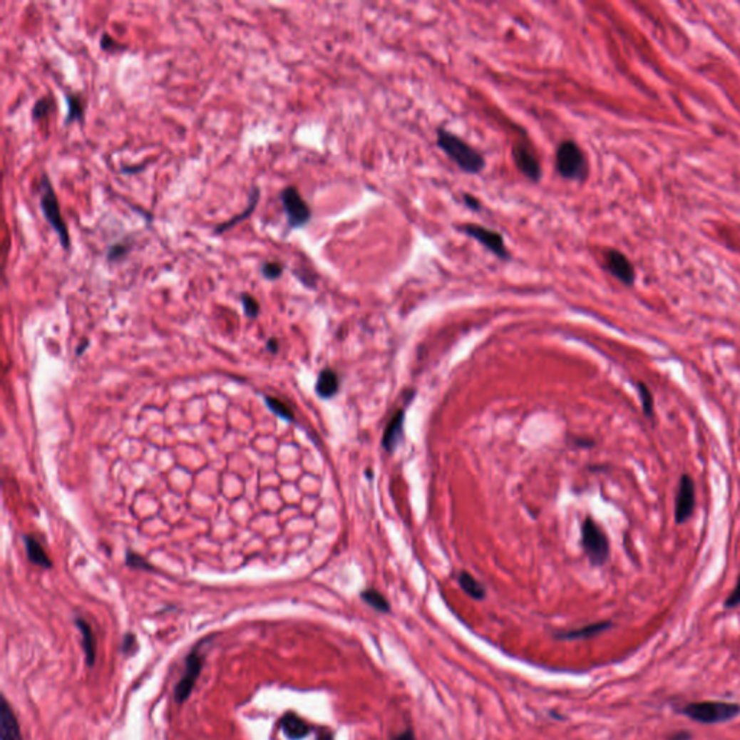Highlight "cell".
Returning <instances> with one entry per match:
<instances>
[{"instance_id":"9c48e42d","label":"cell","mask_w":740,"mask_h":740,"mask_svg":"<svg viewBox=\"0 0 740 740\" xmlns=\"http://www.w3.org/2000/svg\"><path fill=\"white\" fill-rule=\"evenodd\" d=\"M463 233H466L467 236L476 239L478 242H481L486 249H489L490 252H493L500 259H509L510 255L505 246V242H503V237L498 233V232H493V230H489L483 226H479V225H463L458 227Z\"/></svg>"},{"instance_id":"ba28073f","label":"cell","mask_w":740,"mask_h":740,"mask_svg":"<svg viewBox=\"0 0 740 740\" xmlns=\"http://www.w3.org/2000/svg\"><path fill=\"white\" fill-rule=\"evenodd\" d=\"M201 669H202V655H201L198 647H195V649H192L185 658L184 675L181 677V679L178 681L175 690H174V697L178 704H183L188 700V697L194 689V685L197 682V678L200 677Z\"/></svg>"},{"instance_id":"f1b7e54d","label":"cell","mask_w":740,"mask_h":740,"mask_svg":"<svg viewBox=\"0 0 740 740\" xmlns=\"http://www.w3.org/2000/svg\"><path fill=\"white\" fill-rule=\"evenodd\" d=\"M240 299H242V305H243L246 317H249V319H256L260 312V305H259L257 299L255 297H252L250 294H243L240 297Z\"/></svg>"},{"instance_id":"7c38bea8","label":"cell","mask_w":740,"mask_h":740,"mask_svg":"<svg viewBox=\"0 0 740 740\" xmlns=\"http://www.w3.org/2000/svg\"><path fill=\"white\" fill-rule=\"evenodd\" d=\"M612 626H613V623H612L610 620H602V622L590 623V625H586V626L578 627V629H570V630H560V632H555V633H554V638L558 639V641H580V639H589V638H595V637L600 635V633L609 630Z\"/></svg>"},{"instance_id":"5b68a950","label":"cell","mask_w":740,"mask_h":740,"mask_svg":"<svg viewBox=\"0 0 740 740\" xmlns=\"http://www.w3.org/2000/svg\"><path fill=\"white\" fill-rule=\"evenodd\" d=\"M557 171L565 180L583 181L587 175V163L583 150L572 140H564L557 149Z\"/></svg>"},{"instance_id":"74e56055","label":"cell","mask_w":740,"mask_h":740,"mask_svg":"<svg viewBox=\"0 0 740 740\" xmlns=\"http://www.w3.org/2000/svg\"><path fill=\"white\" fill-rule=\"evenodd\" d=\"M268 349H269L271 351H274V353H275V351H278V349H279V344H278V341H277L275 339H271V340H269V343H268Z\"/></svg>"},{"instance_id":"1f68e13d","label":"cell","mask_w":740,"mask_h":740,"mask_svg":"<svg viewBox=\"0 0 740 740\" xmlns=\"http://www.w3.org/2000/svg\"><path fill=\"white\" fill-rule=\"evenodd\" d=\"M693 739V734L690 731H685V730H679V731H675L669 736V740H692Z\"/></svg>"},{"instance_id":"3957f363","label":"cell","mask_w":740,"mask_h":740,"mask_svg":"<svg viewBox=\"0 0 740 740\" xmlns=\"http://www.w3.org/2000/svg\"><path fill=\"white\" fill-rule=\"evenodd\" d=\"M678 711L700 724H721L740 714V704L727 702H696L685 704Z\"/></svg>"},{"instance_id":"d6a6232c","label":"cell","mask_w":740,"mask_h":740,"mask_svg":"<svg viewBox=\"0 0 740 740\" xmlns=\"http://www.w3.org/2000/svg\"><path fill=\"white\" fill-rule=\"evenodd\" d=\"M136 647V639L133 635H126L125 637V641H123V645H122V649L123 652H129L132 648Z\"/></svg>"},{"instance_id":"d4e9b609","label":"cell","mask_w":740,"mask_h":740,"mask_svg":"<svg viewBox=\"0 0 740 740\" xmlns=\"http://www.w3.org/2000/svg\"><path fill=\"white\" fill-rule=\"evenodd\" d=\"M52 111H54V101L49 96L41 97L35 101L34 109H32V118L34 120H42L45 119Z\"/></svg>"},{"instance_id":"8d00e7d4","label":"cell","mask_w":740,"mask_h":740,"mask_svg":"<svg viewBox=\"0 0 740 740\" xmlns=\"http://www.w3.org/2000/svg\"><path fill=\"white\" fill-rule=\"evenodd\" d=\"M464 200H466V202H467L470 207H473V208H479V201H476L473 197L466 195Z\"/></svg>"},{"instance_id":"5bb4252c","label":"cell","mask_w":740,"mask_h":740,"mask_svg":"<svg viewBox=\"0 0 740 740\" xmlns=\"http://www.w3.org/2000/svg\"><path fill=\"white\" fill-rule=\"evenodd\" d=\"M259 200H260V188H259L257 185H252V188H250V194H249V202H247L246 208L242 211L240 215H237V216L232 217L230 220H227V222H225V223L216 226L213 233H215L216 236H217V235H223V233L229 232L230 229L236 227L237 225L243 223L245 220H247V219L255 213V210H256V207H257V204H259Z\"/></svg>"},{"instance_id":"e575fe53","label":"cell","mask_w":740,"mask_h":740,"mask_svg":"<svg viewBox=\"0 0 740 740\" xmlns=\"http://www.w3.org/2000/svg\"><path fill=\"white\" fill-rule=\"evenodd\" d=\"M145 168H146V164H143V165H140V167H139V165H135V167H122V168H120V173H122V174H129V175H130V174H139V173H142Z\"/></svg>"},{"instance_id":"484cf974","label":"cell","mask_w":740,"mask_h":740,"mask_svg":"<svg viewBox=\"0 0 740 740\" xmlns=\"http://www.w3.org/2000/svg\"><path fill=\"white\" fill-rule=\"evenodd\" d=\"M284 269H285V267L282 265L281 262L268 260V262L262 263L260 274H262L263 278L268 279V281H277V279H279L282 277Z\"/></svg>"},{"instance_id":"7a4b0ae2","label":"cell","mask_w":740,"mask_h":740,"mask_svg":"<svg viewBox=\"0 0 740 740\" xmlns=\"http://www.w3.org/2000/svg\"><path fill=\"white\" fill-rule=\"evenodd\" d=\"M39 192H41L39 204H41V210H42V215H43L45 220L49 223V226L54 229V232L57 233L63 249L68 250L70 246H71L70 232H68L67 223H66V220H64V217L61 215L58 197H57V194L54 191V187H52L51 180H49V177L46 174H42V177H41Z\"/></svg>"},{"instance_id":"277c9868","label":"cell","mask_w":740,"mask_h":740,"mask_svg":"<svg viewBox=\"0 0 740 740\" xmlns=\"http://www.w3.org/2000/svg\"><path fill=\"white\" fill-rule=\"evenodd\" d=\"M581 544H583V550L593 565L600 567L606 564L610 557L609 540L600 525L590 516H587L581 525Z\"/></svg>"},{"instance_id":"30bf717a","label":"cell","mask_w":740,"mask_h":740,"mask_svg":"<svg viewBox=\"0 0 740 740\" xmlns=\"http://www.w3.org/2000/svg\"><path fill=\"white\" fill-rule=\"evenodd\" d=\"M606 269L625 285H633V282H635V269H633V265L619 250L612 249L606 253Z\"/></svg>"},{"instance_id":"e0dca14e","label":"cell","mask_w":740,"mask_h":740,"mask_svg":"<svg viewBox=\"0 0 740 740\" xmlns=\"http://www.w3.org/2000/svg\"><path fill=\"white\" fill-rule=\"evenodd\" d=\"M76 626L81 632V645H83V651H84V655H86V662H87L88 667H94L97 645H96V637H94V633H93V629L81 617L76 619Z\"/></svg>"},{"instance_id":"2e32d148","label":"cell","mask_w":740,"mask_h":740,"mask_svg":"<svg viewBox=\"0 0 740 740\" xmlns=\"http://www.w3.org/2000/svg\"><path fill=\"white\" fill-rule=\"evenodd\" d=\"M284 734L289 740H301L311 733L309 724L295 713H287L279 721Z\"/></svg>"},{"instance_id":"52a82bcc","label":"cell","mask_w":740,"mask_h":740,"mask_svg":"<svg viewBox=\"0 0 740 740\" xmlns=\"http://www.w3.org/2000/svg\"><path fill=\"white\" fill-rule=\"evenodd\" d=\"M696 508V485L690 474H682L679 478L677 498H675V522L685 523L693 516Z\"/></svg>"},{"instance_id":"44dd1931","label":"cell","mask_w":740,"mask_h":740,"mask_svg":"<svg viewBox=\"0 0 740 740\" xmlns=\"http://www.w3.org/2000/svg\"><path fill=\"white\" fill-rule=\"evenodd\" d=\"M133 246H135V242L130 237L119 240L108 247V252H106V259H108L109 263L122 262L123 259H126L129 256Z\"/></svg>"},{"instance_id":"f546056e","label":"cell","mask_w":740,"mask_h":740,"mask_svg":"<svg viewBox=\"0 0 740 740\" xmlns=\"http://www.w3.org/2000/svg\"><path fill=\"white\" fill-rule=\"evenodd\" d=\"M740 606V574L737 577V581H736V586L734 589L731 590V593L727 596V599L724 600V609L727 610H731V609H736Z\"/></svg>"},{"instance_id":"9a60e30c","label":"cell","mask_w":740,"mask_h":740,"mask_svg":"<svg viewBox=\"0 0 740 740\" xmlns=\"http://www.w3.org/2000/svg\"><path fill=\"white\" fill-rule=\"evenodd\" d=\"M404 421H405V412L399 409L388 422L385 434H384V448L389 453H394L396 447L399 446L404 434Z\"/></svg>"},{"instance_id":"d590c367","label":"cell","mask_w":740,"mask_h":740,"mask_svg":"<svg viewBox=\"0 0 740 740\" xmlns=\"http://www.w3.org/2000/svg\"><path fill=\"white\" fill-rule=\"evenodd\" d=\"M317 740H334V737H333V733H332V731H329V730H323V731L319 734V737H317Z\"/></svg>"},{"instance_id":"d6986e66","label":"cell","mask_w":740,"mask_h":740,"mask_svg":"<svg viewBox=\"0 0 740 740\" xmlns=\"http://www.w3.org/2000/svg\"><path fill=\"white\" fill-rule=\"evenodd\" d=\"M458 585L463 589V592L474 600H483L486 597L485 586L467 571L458 574Z\"/></svg>"},{"instance_id":"836d02e7","label":"cell","mask_w":740,"mask_h":740,"mask_svg":"<svg viewBox=\"0 0 740 740\" xmlns=\"http://www.w3.org/2000/svg\"><path fill=\"white\" fill-rule=\"evenodd\" d=\"M392 740H415V733L412 729H406L405 731L392 737Z\"/></svg>"},{"instance_id":"83f0119b","label":"cell","mask_w":740,"mask_h":740,"mask_svg":"<svg viewBox=\"0 0 740 740\" xmlns=\"http://www.w3.org/2000/svg\"><path fill=\"white\" fill-rule=\"evenodd\" d=\"M267 404L268 406L275 412L278 413L279 416L285 418V419H294V412L292 409L289 408L288 404L282 402L281 399H277V398H267Z\"/></svg>"},{"instance_id":"6da1fadb","label":"cell","mask_w":740,"mask_h":740,"mask_svg":"<svg viewBox=\"0 0 740 740\" xmlns=\"http://www.w3.org/2000/svg\"><path fill=\"white\" fill-rule=\"evenodd\" d=\"M437 143L438 146L448 155L460 170L467 174H479L485 168V158L474 148H471L461 138L447 132L446 129H438L437 132Z\"/></svg>"},{"instance_id":"4fadbf2b","label":"cell","mask_w":740,"mask_h":740,"mask_svg":"<svg viewBox=\"0 0 740 740\" xmlns=\"http://www.w3.org/2000/svg\"><path fill=\"white\" fill-rule=\"evenodd\" d=\"M513 160L518 167V170L530 180L538 181L541 178V168L537 158L526 149L525 146H515L513 148Z\"/></svg>"},{"instance_id":"cb8c5ba5","label":"cell","mask_w":740,"mask_h":740,"mask_svg":"<svg viewBox=\"0 0 740 740\" xmlns=\"http://www.w3.org/2000/svg\"><path fill=\"white\" fill-rule=\"evenodd\" d=\"M638 394H639V398H641V405H642V411H644V415L648 418V419H654V413H655V408H654V395H652V391L649 389V386L644 382H638Z\"/></svg>"},{"instance_id":"4dcf8cb0","label":"cell","mask_w":740,"mask_h":740,"mask_svg":"<svg viewBox=\"0 0 740 740\" xmlns=\"http://www.w3.org/2000/svg\"><path fill=\"white\" fill-rule=\"evenodd\" d=\"M126 562L130 565V567H135V568H145V570H150L152 567L139 555L136 554H132L129 553L128 557H126Z\"/></svg>"},{"instance_id":"8992f818","label":"cell","mask_w":740,"mask_h":740,"mask_svg":"<svg viewBox=\"0 0 740 740\" xmlns=\"http://www.w3.org/2000/svg\"><path fill=\"white\" fill-rule=\"evenodd\" d=\"M279 200L287 215L289 229L304 227L311 220V208L302 198L297 187H285L279 194Z\"/></svg>"},{"instance_id":"603a6c76","label":"cell","mask_w":740,"mask_h":740,"mask_svg":"<svg viewBox=\"0 0 740 740\" xmlns=\"http://www.w3.org/2000/svg\"><path fill=\"white\" fill-rule=\"evenodd\" d=\"M25 545H26V551H28V557L29 560L39 565V567H43V568H49L51 567V561L48 558V555L45 554L42 545L32 537H25Z\"/></svg>"},{"instance_id":"4316f807","label":"cell","mask_w":740,"mask_h":740,"mask_svg":"<svg viewBox=\"0 0 740 740\" xmlns=\"http://www.w3.org/2000/svg\"><path fill=\"white\" fill-rule=\"evenodd\" d=\"M100 46L103 51L106 52H111V54H115V52H120V51H126V45L118 42L115 38H112L108 32H103L101 34V38H100Z\"/></svg>"},{"instance_id":"ffe728a7","label":"cell","mask_w":740,"mask_h":740,"mask_svg":"<svg viewBox=\"0 0 740 740\" xmlns=\"http://www.w3.org/2000/svg\"><path fill=\"white\" fill-rule=\"evenodd\" d=\"M66 101L68 106V113L66 118V126L74 123V122H83L84 113H86V104L80 94L74 93H66Z\"/></svg>"},{"instance_id":"7402d4cb","label":"cell","mask_w":740,"mask_h":740,"mask_svg":"<svg viewBox=\"0 0 740 740\" xmlns=\"http://www.w3.org/2000/svg\"><path fill=\"white\" fill-rule=\"evenodd\" d=\"M360 597L361 600L369 605L370 607H374L375 610L381 612V613H389L391 612V603L388 602V599L378 590L375 589H366L360 593Z\"/></svg>"},{"instance_id":"8fae6325","label":"cell","mask_w":740,"mask_h":740,"mask_svg":"<svg viewBox=\"0 0 740 740\" xmlns=\"http://www.w3.org/2000/svg\"><path fill=\"white\" fill-rule=\"evenodd\" d=\"M0 740H24L16 714L5 696L0 702Z\"/></svg>"},{"instance_id":"ac0fdd59","label":"cell","mask_w":740,"mask_h":740,"mask_svg":"<svg viewBox=\"0 0 740 740\" xmlns=\"http://www.w3.org/2000/svg\"><path fill=\"white\" fill-rule=\"evenodd\" d=\"M340 388V379L339 375L334 372L333 369H324L323 372L319 375V381H317L315 391L323 399L333 398Z\"/></svg>"}]
</instances>
